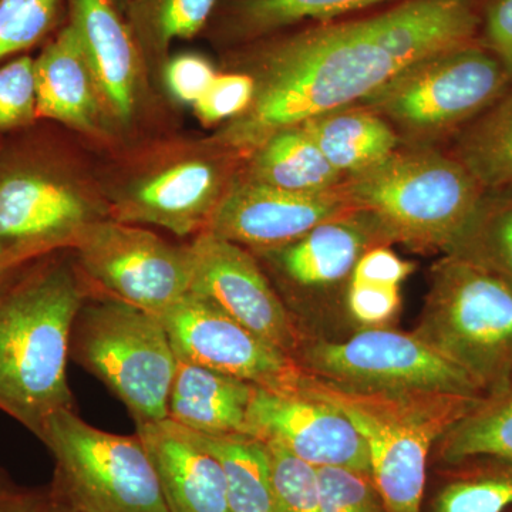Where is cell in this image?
I'll list each match as a JSON object with an SVG mask.
<instances>
[{
	"label": "cell",
	"mask_w": 512,
	"mask_h": 512,
	"mask_svg": "<svg viewBox=\"0 0 512 512\" xmlns=\"http://www.w3.org/2000/svg\"><path fill=\"white\" fill-rule=\"evenodd\" d=\"M355 210L342 185L322 194H302L237 173L205 231L255 254L291 244L323 222Z\"/></svg>",
	"instance_id": "obj_17"
},
{
	"label": "cell",
	"mask_w": 512,
	"mask_h": 512,
	"mask_svg": "<svg viewBox=\"0 0 512 512\" xmlns=\"http://www.w3.org/2000/svg\"><path fill=\"white\" fill-rule=\"evenodd\" d=\"M143 440L170 512H232L220 461L190 430L170 419L140 424Z\"/></svg>",
	"instance_id": "obj_20"
},
{
	"label": "cell",
	"mask_w": 512,
	"mask_h": 512,
	"mask_svg": "<svg viewBox=\"0 0 512 512\" xmlns=\"http://www.w3.org/2000/svg\"><path fill=\"white\" fill-rule=\"evenodd\" d=\"M70 357L116 394L136 426L168 419L177 356L157 315L92 293L74 319Z\"/></svg>",
	"instance_id": "obj_10"
},
{
	"label": "cell",
	"mask_w": 512,
	"mask_h": 512,
	"mask_svg": "<svg viewBox=\"0 0 512 512\" xmlns=\"http://www.w3.org/2000/svg\"><path fill=\"white\" fill-rule=\"evenodd\" d=\"M301 390L338 407L359 431L387 512H420L431 447L483 399L350 389L306 372Z\"/></svg>",
	"instance_id": "obj_3"
},
{
	"label": "cell",
	"mask_w": 512,
	"mask_h": 512,
	"mask_svg": "<svg viewBox=\"0 0 512 512\" xmlns=\"http://www.w3.org/2000/svg\"><path fill=\"white\" fill-rule=\"evenodd\" d=\"M443 255L476 265L512 288V187L484 188Z\"/></svg>",
	"instance_id": "obj_26"
},
{
	"label": "cell",
	"mask_w": 512,
	"mask_h": 512,
	"mask_svg": "<svg viewBox=\"0 0 512 512\" xmlns=\"http://www.w3.org/2000/svg\"><path fill=\"white\" fill-rule=\"evenodd\" d=\"M413 271L414 264L389 245L367 251L357 262L346 292L350 316L365 328H383L392 322L402 303L400 288Z\"/></svg>",
	"instance_id": "obj_29"
},
{
	"label": "cell",
	"mask_w": 512,
	"mask_h": 512,
	"mask_svg": "<svg viewBox=\"0 0 512 512\" xmlns=\"http://www.w3.org/2000/svg\"><path fill=\"white\" fill-rule=\"evenodd\" d=\"M279 512H320L316 467L284 447L265 443Z\"/></svg>",
	"instance_id": "obj_33"
},
{
	"label": "cell",
	"mask_w": 512,
	"mask_h": 512,
	"mask_svg": "<svg viewBox=\"0 0 512 512\" xmlns=\"http://www.w3.org/2000/svg\"><path fill=\"white\" fill-rule=\"evenodd\" d=\"M50 505H52V504H50ZM52 510H53V507H52ZM53 512H59V511L53 510Z\"/></svg>",
	"instance_id": "obj_42"
},
{
	"label": "cell",
	"mask_w": 512,
	"mask_h": 512,
	"mask_svg": "<svg viewBox=\"0 0 512 512\" xmlns=\"http://www.w3.org/2000/svg\"><path fill=\"white\" fill-rule=\"evenodd\" d=\"M491 463L454 478L434 500V512H505L512 507V461Z\"/></svg>",
	"instance_id": "obj_32"
},
{
	"label": "cell",
	"mask_w": 512,
	"mask_h": 512,
	"mask_svg": "<svg viewBox=\"0 0 512 512\" xmlns=\"http://www.w3.org/2000/svg\"><path fill=\"white\" fill-rule=\"evenodd\" d=\"M254 384L177 359L168 419L205 436L248 434Z\"/></svg>",
	"instance_id": "obj_22"
},
{
	"label": "cell",
	"mask_w": 512,
	"mask_h": 512,
	"mask_svg": "<svg viewBox=\"0 0 512 512\" xmlns=\"http://www.w3.org/2000/svg\"><path fill=\"white\" fill-rule=\"evenodd\" d=\"M111 2L117 6V9H119L120 12H123L124 15H126V10L128 5H130L131 0H111Z\"/></svg>",
	"instance_id": "obj_40"
},
{
	"label": "cell",
	"mask_w": 512,
	"mask_h": 512,
	"mask_svg": "<svg viewBox=\"0 0 512 512\" xmlns=\"http://www.w3.org/2000/svg\"><path fill=\"white\" fill-rule=\"evenodd\" d=\"M72 252L93 295L160 316L190 292L191 244L175 245L153 229L104 218L83 232Z\"/></svg>",
	"instance_id": "obj_11"
},
{
	"label": "cell",
	"mask_w": 512,
	"mask_h": 512,
	"mask_svg": "<svg viewBox=\"0 0 512 512\" xmlns=\"http://www.w3.org/2000/svg\"><path fill=\"white\" fill-rule=\"evenodd\" d=\"M35 73L39 120L55 121L101 144H116L89 59L67 20L35 57Z\"/></svg>",
	"instance_id": "obj_19"
},
{
	"label": "cell",
	"mask_w": 512,
	"mask_h": 512,
	"mask_svg": "<svg viewBox=\"0 0 512 512\" xmlns=\"http://www.w3.org/2000/svg\"><path fill=\"white\" fill-rule=\"evenodd\" d=\"M483 190L453 154L410 146L342 184L349 201L375 215L393 244L419 252H443Z\"/></svg>",
	"instance_id": "obj_6"
},
{
	"label": "cell",
	"mask_w": 512,
	"mask_h": 512,
	"mask_svg": "<svg viewBox=\"0 0 512 512\" xmlns=\"http://www.w3.org/2000/svg\"><path fill=\"white\" fill-rule=\"evenodd\" d=\"M90 295L72 249L15 266L0 281V412L36 437L53 413L74 409L70 336Z\"/></svg>",
	"instance_id": "obj_2"
},
{
	"label": "cell",
	"mask_w": 512,
	"mask_h": 512,
	"mask_svg": "<svg viewBox=\"0 0 512 512\" xmlns=\"http://www.w3.org/2000/svg\"><path fill=\"white\" fill-rule=\"evenodd\" d=\"M218 72L220 70L200 53L171 55L163 74L164 96L192 107L207 92Z\"/></svg>",
	"instance_id": "obj_37"
},
{
	"label": "cell",
	"mask_w": 512,
	"mask_h": 512,
	"mask_svg": "<svg viewBox=\"0 0 512 512\" xmlns=\"http://www.w3.org/2000/svg\"><path fill=\"white\" fill-rule=\"evenodd\" d=\"M158 318L177 359L271 392H301L305 370L295 357L239 325L204 296L188 292Z\"/></svg>",
	"instance_id": "obj_13"
},
{
	"label": "cell",
	"mask_w": 512,
	"mask_h": 512,
	"mask_svg": "<svg viewBox=\"0 0 512 512\" xmlns=\"http://www.w3.org/2000/svg\"><path fill=\"white\" fill-rule=\"evenodd\" d=\"M218 0H131L126 20L143 56L151 90L164 96L163 74L177 40L202 35Z\"/></svg>",
	"instance_id": "obj_25"
},
{
	"label": "cell",
	"mask_w": 512,
	"mask_h": 512,
	"mask_svg": "<svg viewBox=\"0 0 512 512\" xmlns=\"http://www.w3.org/2000/svg\"><path fill=\"white\" fill-rule=\"evenodd\" d=\"M485 0H400L359 18L306 23L222 52L255 96L210 138L244 158L275 131L359 104L406 67L480 40Z\"/></svg>",
	"instance_id": "obj_1"
},
{
	"label": "cell",
	"mask_w": 512,
	"mask_h": 512,
	"mask_svg": "<svg viewBox=\"0 0 512 512\" xmlns=\"http://www.w3.org/2000/svg\"><path fill=\"white\" fill-rule=\"evenodd\" d=\"M296 360L309 375L350 389L485 397L466 372L413 333L366 328L343 342L306 339Z\"/></svg>",
	"instance_id": "obj_12"
},
{
	"label": "cell",
	"mask_w": 512,
	"mask_h": 512,
	"mask_svg": "<svg viewBox=\"0 0 512 512\" xmlns=\"http://www.w3.org/2000/svg\"><path fill=\"white\" fill-rule=\"evenodd\" d=\"M320 512H387L370 474L319 467Z\"/></svg>",
	"instance_id": "obj_35"
},
{
	"label": "cell",
	"mask_w": 512,
	"mask_h": 512,
	"mask_svg": "<svg viewBox=\"0 0 512 512\" xmlns=\"http://www.w3.org/2000/svg\"><path fill=\"white\" fill-rule=\"evenodd\" d=\"M396 2L400 0H218L201 36L222 53L295 26L348 18Z\"/></svg>",
	"instance_id": "obj_21"
},
{
	"label": "cell",
	"mask_w": 512,
	"mask_h": 512,
	"mask_svg": "<svg viewBox=\"0 0 512 512\" xmlns=\"http://www.w3.org/2000/svg\"><path fill=\"white\" fill-rule=\"evenodd\" d=\"M413 335L460 367L485 396L512 380V288L476 265L443 255Z\"/></svg>",
	"instance_id": "obj_7"
},
{
	"label": "cell",
	"mask_w": 512,
	"mask_h": 512,
	"mask_svg": "<svg viewBox=\"0 0 512 512\" xmlns=\"http://www.w3.org/2000/svg\"><path fill=\"white\" fill-rule=\"evenodd\" d=\"M0 512H53L47 491L23 487L0 467Z\"/></svg>",
	"instance_id": "obj_39"
},
{
	"label": "cell",
	"mask_w": 512,
	"mask_h": 512,
	"mask_svg": "<svg viewBox=\"0 0 512 512\" xmlns=\"http://www.w3.org/2000/svg\"><path fill=\"white\" fill-rule=\"evenodd\" d=\"M37 439L55 460L46 488L59 512H170L160 481L138 434L96 429L74 409L59 410Z\"/></svg>",
	"instance_id": "obj_9"
},
{
	"label": "cell",
	"mask_w": 512,
	"mask_h": 512,
	"mask_svg": "<svg viewBox=\"0 0 512 512\" xmlns=\"http://www.w3.org/2000/svg\"><path fill=\"white\" fill-rule=\"evenodd\" d=\"M191 433L220 461L232 512H279L264 441L244 433Z\"/></svg>",
	"instance_id": "obj_27"
},
{
	"label": "cell",
	"mask_w": 512,
	"mask_h": 512,
	"mask_svg": "<svg viewBox=\"0 0 512 512\" xmlns=\"http://www.w3.org/2000/svg\"><path fill=\"white\" fill-rule=\"evenodd\" d=\"M451 154L484 188L512 187V83L457 134Z\"/></svg>",
	"instance_id": "obj_28"
},
{
	"label": "cell",
	"mask_w": 512,
	"mask_h": 512,
	"mask_svg": "<svg viewBox=\"0 0 512 512\" xmlns=\"http://www.w3.org/2000/svg\"><path fill=\"white\" fill-rule=\"evenodd\" d=\"M66 9L96 77L111 134L116 144L126 143L157 100L126 16L111 0H66Z\"/></svg>",
	"instance_id": "obj_15"
},
{
	"label": "cell",
	"mask_w": 512,
	"mask_h": 512,
	"mask_svg": "<svg viewBox=\"0 0 512 512\" xmlns=\"http://www.w3.org/2000/svg\"><path fill=\"white\" fill-rule=\"evenodd\" d=\"M299 124L345 180L380 163L402 146L394 128L362 104L326 111Z\"/></svg>",
	"instance_id": "obj_24"
},
{
	"label": "cell",
	"mask_w": 512,
	"mask_h": 512,
	"mask_svg": "<svg viewBox=\"0 0 512 512\" xmlns=\"http://www.w3.org/2000/svg\"><path fill=\"white\" fill-rule=\"evenodd\" d=\"M190 244L194 254L190 292L204 296L239 325L296 359L305 333L258 258L207 231Z\"/></svg>",
	"instance_id": "obj_14"
},
{
	"label": "cell",
	"mask_w": 512,
	"mask_h": 512,
	"mask_svg": "<svg viewBox=\"0 0 512 512\" xmlns=\"http://www.w3.org/2000/svg\"><path fill=\"white\" fill-rule=\"evenodd\" d=\"M238 174L255 183L302 194L339 190L345 181L302 124L281 128L262 141L244 157Z\"/></svg>",
	"instance_id": "obj_23"
},
{
	"label": "cell",
	"mask_w": 512,
	"mask_h": 512,
	"mask_svg": "<svg viewBox=\"0 0 512 512\" xmlns=\"http://www.w3.org/2000/svg\"><path fill=\"white\" fill-rule=\"evenodd\" d=\"M242 160L210 136L167 138L97 177L113 220L194 238L207 229Z\"/></svg>",
	"instance_id": "obj_4"
},
{
	"label": "cell",
	"mask_w": 512,
	"mask_h": 512,
	"mask_svg": "<svg viewBox=\"0 0 512 512\" xmlns=\"http://www.w3.org/2000/svg\"><path fill=\"white\" fill-rule=\"evenodd\" d=\"M380 245H393L382 224L370 212L355 210L323 222L291 244L252 254L288 306L308 296L348 292L357 262Z\"/></svg>",
	"instance_id": "obj_16"
},
{
	"label": "cell",
	"mask_w": 512,
	"mask_h": 512,
	"mask_svg": "<svg viewBox=\"0 0 512 512\" xmlns=\"http://www.w3.org/2000/svg\"><path fill=\"white\" fill-rule=\"evenodd\" d=\"M248 434L284 447L311 466L340 467L370 474L369 450L338 407L305 392L276 393L255 387Z\"/></svg>",
	"instance_id": "obj_18"
},
{
	"label": "cell",
	"mask_w": 512,
	"mask_h": 512,
	"mask_svg": "<svg viewBox=\"0 0 512 512\" xmlns=\"http://www.w3.org/2000/svg\"><path fill=\"white\" fill-rule=\"evenodd\" d=\"M437 444L439 457L447 464L473 458L512 461V380L483 397Z\"/></svg>",
	"instance_id": "obj_30"
},
{
	"label": "cell",
	"mask_w": 512,
	"mask_h": 512,
	"mask_svg": "<svg viewBox=\"0 0 512 512\" xmlns=\"http://www.w3.org/2000/svg\"><path fill=\"white\" fill-rule=\"evenodd\" d=\"M37 120L35 57H13L0 66V133L22 130Z\"/></svg>",
	"instance_id": "obj_34"
},
{
	"label": "cell",
	"mask_w": 512,
	"mask_h": 512,
	"mask_svg": "<svg viewBox=\"0 0 512 512\" xmlns=\"http://www.w3.org/2000/svg\"><path fill=\"white\" fill-rule=\"evenodd\" d=\"M511 83L501 60L477 40L406 67L359 104L383 117L402 146L433 147L476 120Z\"/></svg>",
	"instance_id": "obj_8"
},
{
	"label": "cell",
	"mask_w": 512,
	"mask_h": 512,
	"mask_svg": "<svg viewBox=\"0 0 512 512\" xmlns=\"http://www.w3.org/2000/svg\"><path fill=\"white\" fill-rule=\"evenodd\" d=\"M480 42L512 77V0H485Z\"/></svg>",
	"instance_id": "obj_38"
},
{
	"label": "cell",
	"mask_w": 512,
	"mask_h": 512,
	"mask_svg": "<svg viewBox=\"0 0 512 512\" xmlns=\"http://www.w3.org/2000/svg\"><path fill=\"white\" fill-rule=\"evenodd\" d=\"M109 217L99 177L62 151L37 140L0 151V264L73 249L90 225Z\"/></svg>",
	"instance_id": "obj_5"
},
{
	"label": "cell",
	"mask_w": 512,
	"mask_h": 512,
	"mask_svg": "<svg viewBox=\"0 0 512 512\" xmlns=\"http://www.w3.org/2000/svg\"><path fill=\"white\" fill-rule=\"evenodd\" d=\"M13 268H15V266H6L0 264V281H2V279L5 278V276L8 275Z\"/></svg>",
	"instance_id": "obj_41"
},
{
	"label": "cell",
	"mask_w": 512,
	"mask_h": 512,
	"mask_svg": "<svg viewBox=\"0 0 512 512\" xmlns=\"http://www.w3.org/2000/svg\"><path fill=\"white\" fill-rule=\"evenodd\" d=\"M254 96L255 83L248 74L222 70L192 110L202 126L218 128L242 116Z\"/></svg>",
	"instance_id": "obj_36"
},
{
	"label": "cell",
	"mask_w": 512,
	"mask_h": 512,
	"mask_svg": "<svg viewBox=\"0 0 512 512\" xmlns=\"http://www.w3.org/2000/svg\"><path fill=\"white\" fill-rule=\"evenodd\" d=\"M66 13V0H0V62L45 45Z\"/></svg>",
	"instance_id": "obj_31"
}]
</instances>
